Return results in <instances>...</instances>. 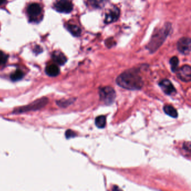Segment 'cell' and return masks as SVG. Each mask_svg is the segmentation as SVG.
Returning a JSON list of instances; mask_svg holds the SVG:
<instances>
[{"label":"cell","instance_id":"cell-1","mask_svg":"<svg viewBox=\"0 0 191 191\" xmlns=\"http://www.w3.org/2000/svg\"><path fill=\"white\" fill-rule=\"evenodd\" d=\"M116 82L120 87L130 90H140L143 85V79L135 69L123 72L117 78Z\"/></svg>","mask_w":191,"mask_h":191},{"label":"cell","instance_id":"cell-2","mask_svg":"<svg viewBox=\"0 0 191 191\" xmlns=\"http://www.w3.org/2000/svg\"><path fill=\"white\" fill-rule=\"evenodd\" d=\"M170 29V24H167L154 34L147 46V48L151 52H155L161 46L167 37Z\"/></svg>","mask_w":191,"mask_h":191},{"label":"cell","instance_id":"cell-3","mask_svg":"<svg viewBox=\"0 0 191 191\" xmlns=\"http://www.w3.org/2000/svg\"><path fill=\"white\" fill-rule=\"evenodd\" d=\"M48 98L46 97H43L40 99H38L35 101H34L32 103L29 104V105H25L23 107H21L19 108H16L14 110V114H20L25 113L27 111H35L39 110L44 108L48 103Z\"/></svg>","mask_w":191,"mask_h":191},{"label":"cell","instance_id":"cell-4","mask_svg":"<svg viewBox=\"0 0 191 191\" xmlns=\"http://www.w3.org/2000/svg\"><path fill=\"white\" fill-rule=\"evenodd\" d=\"M100 100L107 105H109L115 100L116 93L115 90L109 87L101 88L99 90Z\"/></svg>","mask_w":191,"mask_h":191},{"label":"cell","instance_id":"cell-5","mask_svg":"<svg viewBox=\"0 0 191 191\" xmlns=\"http://www.w3.org/2000/svg\"><path fill=\"white\" fill-rule=\"evenodd\" d=\"M55 8L60 12L68 14L73 10V4L70 0H59L55 3Z\"/></svg>","mask_w":191,"mask_h":191},{"label":"cell","instance_id":"cell-6","mask_svg":"<svg viewBox=\"0 0 191 191\" xmlns=\"http://www.w3.org/2000/svg\"><path fill=\"white\" fill-rule=\"evenodd\" d=\"M191 40L190 38L183 37L178 41L177 49L183 55H189L191 52Z\"/></svg>","mask_w":191,"mask_h":191},{"label":"cell","instance_id":"cell-7","mask_svg":"<svg viewBox=\"0 0 191 191\" xmlns=\"http://www.w3.org/2000/svg\"><path fill=\"white\" fill-rule=\"evenodd\" d=\"M177 70V76L180 80L185 82L191 81V68L189 65H184Z\"/></svg>","mask_w":191,"mask_h":191},{"label":"cell","instance_id":"cell-8","mask_svg":"<svg viewBox=\"0 0 191 191\" xmlns=\"http://www.w3.org/2000/svg\"><path fill=\"white\" fill-rule=\"evenodd\" d=\"M42 12V8L38 3H33L29 5L27 8V12L31 21H36L37 17Z\"/></svg>","mask_w":191,"mask_h":191},{"label":"cell","instance_id":"cell-9","mask_svg":"<svg viewBox=\"0 0 191 191\" xmlns=\"http://www.w3.org/2000/svg\"><path fill=\"white\" fill-rule=\"evenodd\" d=\"M159 87L163 92L167 95H172L176 93L174 87L169 80L165 79L159 82Z\"/></svg>","mask_w":191,"mask_h":191},{"label":"cell","instance_id":"cell-10","mask_svg":"<svg viewBox=\"0 0 191 191\" xmlns=\"http://www.w3.org/2000/svg\"><path fill=\"white\" fill-rule=\"evenodd\" d=\"M120 11L119 8L114 7L109 10V11L106 14L104 20L105 23L109 24L118 20L120 16Z\"/></svg>","mask_w":191,"mask_h":191},{"label":"cell","instance_id":"cell-11","mask_svg":"<svg viewBox=\"0 0 191 191\" xmlns=\"http://www.w3.org/2000/svg\"><path fill=\"white\" fill-rule=\"evenodd\" d=\"M52 58L56 64L60 65H64L67 62V58L60 51H55L52 54Z\"/></svg>","mask_w":191,"mask_h":191},{"label":"cell","instance_id":"cell-12","mask_svg":"<svg viewBox=\"0 0 191 191\" xmlns=\"http://www.w3.org/2000/svg\"><path fill=\"white\" fill-rule=\"evenodd\" d=\"M108 0H87L89 6L94 8H103Z\"/></svg>","mask_w":191,"mask_h":191},{"label":"cell","instance_id":"cell-13","mask_svg":"<svg viewBox=\"0 0 191 191\" xmlns=\"http://www.w3.org/2000/svg\"><path fill=\"white\" fill-rule=\"evenodd\" d=\"M60 69L56 64L48 65L46 68V72L49 76L56 77L60 73Z\"/></svg>","mask_w":191,"mask_h":191},{"label":"cell","instance_id":"cell-14","mask_svg":"<svg viewBox=\"0 0 191 191\" xmlns=\"http://www.w3.org/2000/svg\"><path fill=\"white\" fill-rule=\"evenodd\" d=\"M67 30L75 37L80 36L81 33V30L80 27L73 24H68L67 26Z\"/></svg>","mask_w":191,"mask_h":191},{"label":"cell","instance_id":"cell-15","mask_svg":"<svg viewBox=\"0 0 191 191\" xmlns=\"http://www.w3.org/2000/svg\"><path fill=\"white\" fill-rule=\"evenodd\" d=\"M164 111L169 116L173 118L178 117V113L175 108L171 105H165L164 107Z\"/></svg>","mask_w":191,"mask_h":191},{"label":"cell","instance_id":"cell-16","mask_svg":"<svg viewBox=\"0 0 191 191\" xmlns=\"http://www.w3.org/2000/svg\"><path fill=\"white\" fill-rule=\"evenodd\" d=\"M96 126L99 128H103L106 125V118L104 116H100L96 118L95 120Z\"/></svg>","mask_w":191,"mask_h":191},{"label":"cell","instance_id":"cell-17","mask_svg":"<svg viewBox=\"0 0 191 191\" xmlns=\"http://www.w3.org/2000/svg\"><path fill=\"white\" fill-rule=\"evenodd\" d=\"M24 75L23 72L20 70H17L16 71L14 72V73H12L11 75L10 78L12 81H16L21 80V79H23V78L24 77Z\"/></svg>","mask_w":191,"mask_h":191},{"label":"cell","instance_id":"cell-18","mask_svg":"<svg viewBox=\"0 0 191 191\" xmlns=\"http://www.w3.org/2000/svg\"><path fill=\"white\" fill-rule=\"evenodd\" d=\"M170 64L172 71L174 72L178 70V67L179 64V59L176 57H172L170 60Z\"/></svg>","mask_w":191,"mask_h":191},{"label":"cell","instance_id":"cell-19","mask_svg":"<svg viewBox=\"0 0 191 191\" xmlns=\"http://www.w3.org/2000/svg\"><path fill=\"white\" fill-rule=\"evenodd\" d=\"M73 102V99H69V100H60L58 101H57L56 103L60 107H66L69 106V105L71 104Z\"/></svg>","mask_w":191,"mask_h":191},{"label":"cell","instance_id":"cell-20","mask_svg":"<svg viewBox=\"0 0 191 191\" xmlns=\"http://www.w3.org/2000/svg\"><path fill=\"white\" fill-rule=\"evenodd\" d=\"M8 59V56L0 51V65L6 64Z\"/></svg>","mask_w":191,"mask_h":191},{"label":"cell","instance_id":"cell-21","mask_svg":"<svg viewBox=\"0 0 191 191\" xmlns=\"http://www.w3.org/2000/svg\"><path fill=\"white\" fill-rule=\"evenodd\" d=\"M65 136H66V137L67 139H69V138H73V137H75L76 136V134L75 132H73L71 129H68L67 131H66V132L65 133Z\"/></svg>","mask_w":191,"mask_h":191},{"label":"cell","instance_id":"cell-22","mask_svg":"<svg viewBox=\"0 0 191 191\" xmlns=\"http://www.w3.org/2000/svg\"><path fill=\"white\" fill-rule=\"evenodd\" d=\"M6 2V0H0V6Z\"/></svg>","mask_w":191,"mask_h":191},{"label":"cell","instance_id":"cell-23","mask_svg":"<svg viewBox=\"0 0 191 191\" xmlns=\"http://www.w3.org/2000/svg\"><path fill=\"white\" fill-rule=\"evenodd\" d=\"M38 48H39V51H40V52H41V51H40V50H41V48H40V47H39V46H38ZM34 50H36V51H38V49H37V47H36V48H35V49Z\"/></svg>","mask_w":191,"mask_h":191}]
</instances>
